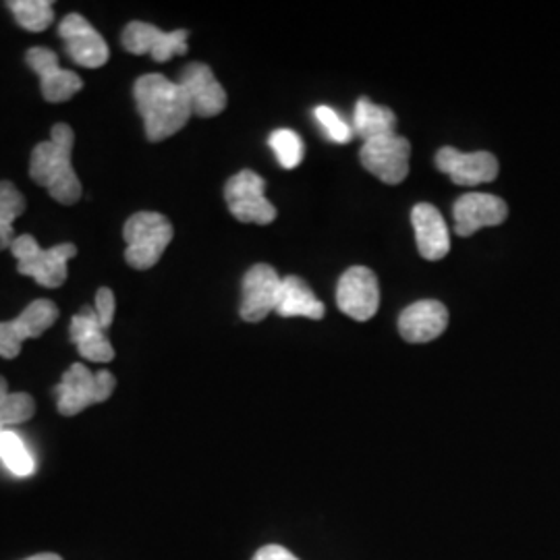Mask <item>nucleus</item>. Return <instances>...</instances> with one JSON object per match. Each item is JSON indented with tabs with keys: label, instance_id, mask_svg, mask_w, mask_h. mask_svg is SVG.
Masks as SVG:
<instances>
[{
	"label": "nucleus",
	"instance_id": "1",
	"mask_svg": "<svg viewBox=\"0 0 560 560\" xmlns=\"http://www.w3.org/2000/svg\"><path fill=\"white\" fill-rule=\"evenodd\" d=\"M133 96L145 136L154 143L179 133L194 115L185 90L177 81H171L161 73L141 75L133 85Z\"/></svg>",
	"mask_w": 560,
	"mask_h": 560
},
{
	"label": "nucleus",
	"instance_id": "2",
	"mask_svg": "<svg viewBox=\"0 0 560 560\" xmlns=\"http://www.w3.org/2000/svg\"><path fill=\"white\" fill-rule=\"evenodd\" d=\"M73 141V129L67 122H59L52 127L50 140L34 148L30 161L32 179L65 206H71L81 198V183L71 162Z\"/></svg>",
	"mask_w": 560,
	"mask_h": 560
},
{
	"label": "nucleus",
	"instance_id": "3",
	"mask_svg": "<svg viewBox=\"0 0 560 560\" xmlns=\"http://www.w3.org/2000/svg\"><path fill=\"white\" fill-rule=\"evenodd\" d=\"M125 261L136 270L156 266L173 241V224L159 212H138L125 222Z\"/></svg>",
	"mask_w": 560,
	"mask_h": 560
},
{
	"label": "nucleus",
	"instance_id": "4",
	"mask_svg": "<svg viewBox=\"0 0 560 560\" xmlns=\"http://www.w3.org/2000/svg\"><path fill=\"white\" fill-rule=\"evenodd\" d=\"M11 252L18 258V270L23 277H32L40 287L57 289L67 280V264L78 256L73 243H60L50 249H42L32 235H20L11 243Z\"/></svg>",
	"mask_w": 560,
	"mask_h": 560
},
{
	"label": "nucleus",
	"instance_id": "5",
	"mask_svg": "<svg viewBox=\"0 0 560 560\" xmlns=\"http://www.w3.org/2000/svg\"><path fill=\"white\" fill-rule=\"evenodd\" d=\"M117 381L110 372H90L83 363H73L52 388L60 416L71 418L85 411L90 405L104 402L115 393Z\"/></svg>",
	"mask_w": 560,
	"mask_h": 560
},
{
	"label": "nucleus",
	"instance_id": "6",
	"mask_svg": "<svg viewBox=\"0 0 560 560\" xmlns=\"http://www.w3.org/2000/svg\"><path fill=\"white\" fill-rule=\"evenodd\" d=\"M266 180L254 171H241L224 185V200L231 214L245 224H270L277 208L266 198Z\"/></svg>",
	"mask_w": 560,
	"mask_h": 560
},
{
	"label": "nucleus",
	"instance_id": "7",
	"mask_svg": "<svg viewBox=\"0 0 560 560\" xmlns=\"http://www.w3.org/2000/svg\"><path fill=\"white\" fill-rule=\"evenodd\" d=\"M411 143L397 133L363 141L360 161L368 173L384 180L386 185H399L409 175Z\"/></svg>",
	"mask_w": 560,
	"mask_h": 560
},
{
	"label": "nucleus",
	"instance_id": "8",
	"mask_svg": "<svg viewBox=\"0 0 560 560\" xmlns=\"http://www.w3.org/2000/svg\"><path fill=\"white\" fill-rule=\"evenodd\" d=\"M57 320H59V307L55 301H32L21 312L20 318L0 322V358L15 360L21 353L23 340L38 339Z\"/></svg>",
	"mask_w": 560,
	"mask_h": 560
},
{
	"label": "nucleus",
	"instance_id": "9",
	"mask_svg": "<svg viewBox=\"0 0 560 560\" xmlns=\"http://www.w3.org/2000/svg\"><path fill=\"white\" fill-rule=\"evenodd\" d=\"M339 310L358 322H368L381 307V287L376 275L365 266L349 268L337 287Z\"/></svg>",
	"mask_w": 560,
	"mask_h": 560
},
{
	"label": "nucleus",
	"instance_id": "10",
	"mask_svg": "<svg viewBox=\"0 0 560 560\" xmlns=\"http://www.w3.org/2000/svg\"><path fill=\"white\" fill-rule=\"evenodd\" d=\"M187 30L162 32L152 23L131 21L122 32V46L131 55H150L156 62H166L177 55H187Z\"/></svg>",
	"mask_w": 560,
	"mask_h": 560
},
{
	"label": "nucleus",
	"instance_id": "11",
	"mask_svg": "<svg viewBox=\"0 0 560 560\" xmlns=\"http://www.w3.org/2000/svg\"><path fill=\"white\" fill-rule=\"evenodd\" d=\"M177 83L187 94V101L191 104V113L201 119L217 117L226 108V92L208 65L189 62L180 71Z\"/></svg>",
	"mask_w": 560,
	"mask_h": 560
},
{
	"label": "nucleus",
	"instance_id": "12",
	"mask_svg": "<svg viewBox=\"0 0 560 560\" xmlns=\"http://www.w3.org/2000/svg\"><path fill=\"white\" fill-rule=\"evenodd\" d=\"M279 272L268 264H256L243 279L241 318L245 322H261L277 310L280 291Z\"/></svg>",
	"mask_w": 560,
	"mask_h": 560
},
{
	"label": "nucleus",
	"instance_id": "13",
	"mask_svg": "<svg viewBox=\"0 0 560 560\" xmlns=\"http://www.w3.org/2000/svg\"><path fill=\"white\" fill-rule=\"evenodd\" d=\"M59 36L67 55L85 69H98L110 57L104 38L80 13H71L60 21Z\"/></svg>",
	"mask_w": 560,
	"mask_h": 560
},
{
	"label": "nucleus",
	"instance_id": "14",
	"mask_svg": "<svg viewBox=\"0 0 560 560\" xmlns=\"http://www.w3.org/2000/svg\"><path fill=\"white\" fill-rule=\"evenodd\" d=\"M25 60L30 69H34L40 78L42 96L46 102L71 101L81 88L83 80L78 73L60 69L59 57L50 48L36 46L25 52Z\"/></svg>",
	"mask_w": 560,
	"mask_h": 560
},
{
	"label": "nucleus",
	"instance_id": "15",
	"mask_svg": "<svg viewBox=\"0 0 560 560\" xmlns=\"http://www.w3.org/2000/svg\"><path fill=\"white\" fill-rule=\"evenodd\" d=\"M434 162L441 173L465 187L490 183L499 177V161L490 152H459L457 148L446 145L439 150Z\"/></svg>",
	"mask_w": 560,
	"mask_h": 560
},
{
	"label": "nucleus",
	"instance_id": "16",
	"mask_svg": "<svg viewBox=\"0 0 560 560\" xmlns=\"http://www.w3.org/2000/svg\"><path fill=\"white\" fill-rule=\"evenodd\" d=\"M455 233L459 237H471L486 226H499L506 221V201L492 194H465L453 206Z\"/></svg>",
	"mask_w": 560,
	"mask_h": 560
},
{
	"label": "nucleus",
	"instance_id": "17",
	"mask_svg": "<svg viewBox=\"0 0 560 560\" xmlns=\"http://www.w3.org/2000/svg\"><path fill=\"white\" fill-rule=\"evenodd\" d=\"M448 326V310L434 300L418 301L402 310L399 332L407 342H430L439 339Z\"/></svg>",
	"mask_w": 560,
	"mask_h": 560
},
{
	"label": "nucleus",
	"instance_id": "18",
	"mask_svg": "<svg viewBox=\"0 0 560 560\" xmlns=\"http://www.w3.org/2000/svg\"><path fill=\"white\" fill-rule=\"evenodd\" d=\"M411 224L416 231L421 258L430 261L446 258V254L451 252V235L439 208H434L432 203H418L411 212Z\"/></svg>",
	"mask_w": 560,
	"mask_h": 560
},
{
	"label": "nucleus",
	"instance_id": "19",
	"mask_svg": "<svg viewBox=\"0 0 560 560\" xmlns=\"http://www.w3.org/2000/svg\"><path fill=\"white\" fill-rule=\"evenodd\" d=\"M71 342L78 347L81 358L94 363H108L115 360V349L102 328L94 307H83L80 314L73 316L69 326Z\"/></svg>",
	"mask_w": 560,
	"mask_h": 560
},
{
	"label": "nucleus",
	"instance_id": "20",
	"mask_svg": "<svg viewBox=\"0 0 560 560\" xmlns=\"http://www.w3.org/2000/svg\"><path fill=\"white\" fill-rule=\"evenodd\" d=\"M280 318H324V303H322L312 287L300 277H284L280 280L279 303L277 310Z\"/></svg>",
	"mask_w": 560,
	"mask_h": 560
},
{
	"label": "nucleus",
	"instance_id": "21",
	"mask_svg": "<svg viewBox=\"0 0 560 560\" xmlns=\"http://www.w3.org/2000/svg\"><path fill=\"white\" fill-rule=\"evenodd\" d=\"M353 133L363 141L397 133V115L370 98H360L353 113Z\"/></svg>",
	"mask_w": 560,
	"mask_h": 560
},
{
	"label": "nucleus",
	"instance_id": "22",
	"mask_svg": "<svg viewBox=\"0 0 560 560\" xmlns=\"http://www.w3.org/2000/svg\"><path fill=\"white\" fill-rule=\"evenodd\" d=\"M25 212V198L20 189L9 183L0 180V252L11 249V243L15 241L13 222Z\"/></svg>",
	"mask_w": 560,
	"mask_h": 560
},
{
	"label": "nucleus",
	"instance_id": "23",
	"mask_svg": "<svg viewBox=\"0 0 560 560\" xmlns=\"http://www.w3.org/2000/svg\"><path fill=\"white\" fill-rule=\"evenodd\" d=\"M0 460L9 467L11 474L18 478H27L36 471L34 455L27 451L25 442L13 430L0 432Z\"/></svg>",
	"mask_w": 560,
	"mask_h": 560
},
{
	"label": "nucleus",
	"instance_id": "24",
	"mask_svg": "<svg viewBox=\"0 0 560 560\" xmlns=\"http://www.w3.org/2000/svg\"><path fill=\"white\" fill-rule=\"evenodd\" d=\"M7 7L27 32H44L55 20L52 2L48 0H13L7 2Z\"/></svg>",
	"mask_w": 560,
	"mask_h": 560
},
{
	"label": "nucleus",
	"instance_id": "25",
	"mask_svg": "<svg viewBox=\"0 0 560 560\" xmlns=\"http://www.w3.org/2000/svg\"><path fill=\"white\" fill-rule=\"evenodd\" d=\"M268 143L275 150V154H277L282 168L293 171L303 162L305 145H303V140L293 129H277V131H272L270 138H268Z\"/></svg>",
	"mask_w": 560,
	"mask_h": 560
},
{
	"label": "nucleus",
	"instance_id": "26",
	"mask_svg": "<svg viewBox=\"0 0 560 560\" xmlns=\"http://www.w3.org/2000/svg\"><path fill=\"white\" fill-rule=\"evenodd\" d=\"M34 413L36 402L27 393H9V397L0 402V432L32 420Z\"/></svg>",
	"mask_w": 560,
	"mask_h": 560
},
{
	"label": "nucleus",
	"instance_id": "27",
	"mask_svg": "<svg viewBox=\"0 0 560 560\" xmlns=\"http://www.w3.org/2000/svg\"><path fill=\"white\" fill-rule=\"evenodd\" d=\"M314 117L320 122L322 131L326 133V138L335 143H349L353 140V125L345 122L339 113L330 106H316L314 108Z\"/></svg>",
	"mask_w": 560,
	"mask_h": 560
},
{
	"label": "nucleus",
	"instance_id": "28",
	"mask_svg": "<svg viewBox=\"0 0 560 560\" xmlns=\"http://www.w3.org/2000/svg\"><path fill=\"white\" fill-rule=\"evenodd\" d=\"M94 310H96V316L101 320L102 328L108 330L110 324L115 320V312H117V300H115V293L108 289V287H102L96 293V303H94Z\"/></svg>",
	"mask_w": 560,
	"mask_h": 560
},
{
	"label": "nucleus",
	"instance_id": "29",
	"mask_svg": "<svg viewBox=\"0 0 560 560\" xmlns=\"http://www.w3.org/2000/svg\"><path fill=\"white\" fill-rule=\"evenodd\" d=\"M254 560H300L295 559L287 548L277 546V544H270V546H264L260 552L254 557Z\"/></svg>",
	"mask_w": 560,
	"mask_h": 560
},
{
	"label": "nucleus",
	"instance_id": "30",
	"mask_svg": "<svg viewBox=\"0 0 560 560\" xmlns=\"http://www.w3.org/2000/svg\"><path fill=\"white\" fill-rule=\"evenodd\" d=\"M9 397V384L0 376V402Z\"/></svg>",
	"mask_w": 560,
	"mask_h": 560
},
{
	"label": "nucleus",
	"instance_id": "31",
	"mask_svg": "<svg viewBox=\"0 0 560 560\" xmlns=\"http://www.w3.org/2000/svg\"><path fill=\"white\" fill-rule=\"evenodd\" d=\"M23 560H62L60 559L59 555H36V557H30V559H23Z\"/></svg>",
	"mask_w": 560,
	"mask_h": 560
}]
</instances>
